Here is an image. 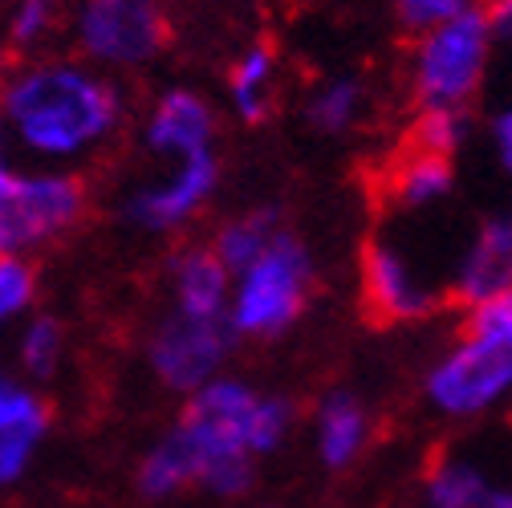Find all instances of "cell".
<instances>
[{
    "label": "cell",
    "instance_id": "cell-1",
    "mask_svg": "<svg viewBox=\"0 0 512 508\" xmlns=\"http://www.w3.org/2000/svg\"><path fill=\"white\" fill-rule=\"evenodd\" d=\"M122 122V94L70 57L25 61L0 78V135L37 167H70L98 151Z\"/></svg>",
    "mask_w": 512,
    "mask_h": 508
},
{
    "label": "cell",
    "instance_id": "cell-2",
    "mask_svg": "<svg viewBox=\"0 0 512 508\" xmlns=\"http://www.w3.org/2000/svg\"><path fill=\"white\" fill-rule=\"evenodd\" d=\"M256 411V395L232 378H212L187 399L175 435L196 468V484L220 496H240L252 484L248 468V423Z\"/></svg>",
    "mask_w": 512,
    "mask_h": 508
},
{
    "label": "cell",
    "instance_id": "cell-3",
    "mask_svg": "<svg viewBox=\"0 0 512 508\" xmlns=\"http://www.w3.org/2000/svg\"><path fill=\"white\" fill-rule=\"evenodd\" d=\"M86 216V183L70 167H17L0 192V261H29Z\"/></svg>",
    "mask_w": 512,
    "mask_h": 508
},
{
    "label": "cell",
    "instance_id": "cell-4",
    "mask_svg": "<svg viewBox=\"0 0 512 508\" xmlns=\"http://www.w3.org/2000/svg\"><path fill=\"white\" fill-rule=\"evenodd\" d=\"M309 281H313V273H309L305 248L293 236L273 232V240L265 244L261 257L240 273L236 297L228 305V326L236 334L285 330L305 305Z\"/></svg>",
    "mask_w": 512,
    "mask_h": 508
},
{
    "label": "cell",
    "instance_id": "cell-5",
    "mask_svg": "<svg viewBox=\"0 0 512 508\" xmlns=\"http://www.w3.org/2000/svg\"><path fill=\"white\" fill-rule=\"evenodd\" d=\"M74 41L94 70H139L167 45V17L159 0H82Z\"/></svg>",
    "mask_w": 512,
    "mask_h": 508
},
{
    "label": "cell",
    "instance_id": "cell-6",
    "mask_svg": "<svg viewBox=\"0 0 512 508\" xmlns=\"http://www.w3.org/2000/svg\"><path fill=\"white\" fill-rule=\"evenodd\" d=\"M488 33H492L488 17L476 9H460L452 21L435 25V33L423 41L419 70H415L423 106H456L476 90L484 74Z\"/></svg>",
    "mask_w": 512,
    "mask_h": 508
},
{
    "label": "cell",
    "instance_id": "cell-7",
    "mask_svg": "<svg viewBox=\"0 0 512 508\" xmlns=\"http://www.w3.org/2000/svg\"><path fill=\"white\" fill-rule=\"evenodd\" d=\"M232 326L228 317H187L171 313L155 326L147 358L151 370L159 374V383L183 395H196L204 383H212V374L220 370L228 346H232Z\"/></svg>",
    "mask_w": 512,
    "mask_h": 508
},
{
    "label": "cell",
    "instance_id": "cell-8",
    "mask_svg": "<svg viewBox=\"0 0 512 508\" xmlns=\"http://www.w3.org/2000/svg\"><path fill=\"white\" fill-rule=\"evenodd\" d=\"M512 383V330L472 334L431 374V399L443 411H480Z\"/></svg>",
    "mask_w": 512,
    "mask_h": 508
},
{
    "label": "cell",
    "instance_id": "cell-9",
    "mask_svg": "<svg viewBox=\"0 0 512 508\" xmlns=\"http://www.w3.org/2000/svg\"><path fill=\"white\" fill-rule=\"evenodd\" d=\"M216 179H220V167H216L212 151L175 159V171L163 183H151V187H143V192L131 196L126 216H131L139 228H147V232L179 228L183 220H191L204 208Z\"/></svg>",
    "mask_w": 512,
    "mask_h": 508
},
{
    "label": "cell",
    "instance_id": "cell-10",
    "mask_svg": "<svg viewBox=\"0 0 512 508\" xmlns=\"http://www.w3.org/2000/svg\"><path fill=\"white\" fill-rule=\"evenodd\" d=\"M208 143H212V110L200 94L171 90L155 102V114L147 122V147L155 155L187 159L208 151Z\"/></svg>",
    "mask_w": 512,
    "mask_h": 508
},
{
    "label": "cell",
    "instance_id": "cell-11",
    "mask_svg": "<svg viewBox=\"0 0 512 508\" xmlns=\"http://www.w3.org/2000/svg\"><path fill=\"white\" fill-rule=\"evenodd\" d=\"M175 313L187 317H228V269L212 248H187L171 261Z\"/></svg>",
    "mask_w": 512,
    "mask_h": 508
},
{
    "label": "cell",
    "instance_id": "cell-12",
    "mask_svg": "<svg viewBox=\"0 0 512 508\" xmlns=\"http://www.w3.org/2000/svg\"><path fill=\"white\" fill-rule=\"evenodd\" d=\"M362 269H366V305H370V313L378 317L382 326L403 322V317H415V313H423L431 305L427 293L411 281L407 265L395 257L391 248L370 244Z\"/></svg>",
    "mask_w": 512,
    "mask_h": 508
},
{
    "label": "cell",
    "instance_id": "cell-13",
    "mask_svg": "<svg viewBox=\"0 0 512 508\" xmlns=\"http://www.w3.org/2000/svg\"><path fill=\"white\" fill-rule=\"evenodd\" d=\"M508 285H512V216L492 220V224L476 236L468 261H464V269H460L456 293H460L464 301L480 305V301H488L492 293H500V289H508Z\"/></svg>",
    "mask_w": 512,
    "mask_h": 508
},
{
    "label": "cell",
    "instance_id": "cell-14",
    "mask_svg": "<svg viewBox=\"0 0 512 508\" xmlns=\"http://www.w3.org/2000/svg\"><path fill=\"white\" fill-rule=\"evenodd\" d=\"M387 187L403 204H427L452 187V163L439 159V155H419V151L403 147L399 163L387 171Z\"/></svg>",
    "mask_w": 512,
    "mask_h": 508
},
{
    "label": "cell",
    "instance_id": "cell-15",
    "mask_svg": "<svg viewBox=\"0 0 512 508\" xmlns=\"http://www.w3.org/2000/svg\"><path fill=\"white\" fill-rule=\"evenodd\" d=\"M187 484H196V468H191V456L183 448V439L175 431H167L151 448V456L143 460V468H139V488L151 500H163V496H175Z\"/></svg>",
    "mask_w": 512,
    "mask_h": 508
},
{
    "label": "cell",
    "instance_id": "cell-16",
    "mask_svg": "<svg viewBox=\"0 0 512 508\" xmlns=\"http://www.w3.org/2000/svg\"><path fill=\"white\" fill-rule=\"evenodd\" d=\"M273 224H277L273 212H256V216L232 220V224L220 228V236H216V248H212L216 261H220L228 273H244V269L265 252V244L273 240Z\"/></svg>",
    "mask_w": 512,
    "mask_h": 508
},
{
    "label": "cell",
    "instance_id": "cell-17",
    "mask_svg": "<svg viewBox=\"0 0 512 508\" xmlns=\"http://www.w3.org/2000/svg\"><path fill=\"white\" fill-rule=\"evenodd\" d=\"M57 29V0H13L9 13H0V37L17 53H33Z\"/></svg>",
    "mask_w": 512,
    "mask_h": 508
},
{
    "label": "cell",
    "instance_id": "cell-18",
    "mask_svg": "<svg viewBox=\"0 0 512 508\" xmlns=\"http://www.w3.org/2000/svg\"><path fill=\"white\" fill-rule=\"evenodd\" d=\"M66 354V330L57 317H29L17 338V362L29 378H49Z\"/></svg>",
    "mask_w": 512,
    "mask_h": 508
},
{
    "label": "cell",
    "instance_id": "cell-19",
    "mask_svg": "<svg viewBox=\"0 0 512 508\" xmlns=\"http://www.w3.org/2000/svg\"><path fill=\"white\" fill-rule=\"evenodd\" d=\"M464 131H468L464 110H456V106H427V110L415 118V126L407 131V139H403V143H407V151L447 159V155H452V151L460 147Z\"/></svg>",
    "mask_w": 512,
    "mask_h": 508
},
{
    "label": "cell",
    "instance_id": "cell-20",
    "mask_svg": "<svg viewBox=\"0 0 512 508\" xmlns=\"http://www.w3.org/2000/svg\"><path fill=\"white\" fill-rule=\"evenodd\" d=\"M362 443V411L350 395H334L322 407V456L330 468L346 464Z\"/></svg>",
    "mask_w": 512,
    "mask_h": 508
},
{
    "label": "cell",
    "instance_id": "cell-21",
    "mask_svg": "<svg viewBox=\"0 0 512 508\" xmlns=\"http://www.w3.org/2000/svg\"><path fill=\"white\" fill-rule=\"evenodd\" d=\"M431 508H500V496L472 468L452 464L431 480Z\"/></svg>",
    "mask_w": 512,
    "mask_h": 508
},
{
    "label": "cell",
    "instance_id": "cell-22",
    "mask_svg": "<svg viewBox=\"0 0 512 508\" xmlns=\"http://www.w3.org/2000/svg\"><path fill=\"white\" fill-rule=\"evenodd\" d=\"M269 70H273V53L261 45V49H252L240 66L232 70V98H236V110L252 122V118H261L265 114V82H269Z\"/></svg>",
    "mask_w": 512,
    "mask_h": 508
},
{
    "label": "cell",
    "instance_id": "cell-23",
    "mask_svg": "<svg viewBox=\"0 0 512 508\" xmlns=\"http://www.w3.org/2000/svg\"><path fill=\"white\" fill-rule=\"evenodd\" d=\"M37 301V273L29 261H0V330L29 313Z\"/></svg>",
    "mask_w": 512,
    "mask_h": 508
},
{
    "label": "cell",
    "instance_id": "cell-24",
    "mask_svg": "<svg viewBox=\"0 0 512 508\" xmlns=\"http://www.w3.org/2000/svg\"><path fill=\"white\" fill-rule=\"evenodd\" d=\"M45 423H29V427H9L0 431V488H9L17 480H25V472L37 460Z\"/></svg>",
    "mask_w": 512,
    "mask_h": 508
},
{
    "label": "cell",
    "instance_id": "cell-25",
    "mask_svg": "<svg viewBox=\"0 0 512 508\" xmlns=\"http://www.w3.org/2000/svg\"><path fill=\"white\" fill-rule=\"evenodd\" d=\"M358 98H362L358 82H334V86H326L322 94L309 102V118H313V126H322V131H330V135L346 131L350 118L358 114Z\"/></svg>",
    "mask_w": 512,
    "mask_h": 508
},
{
    "label": "cell",
    "instance_id": "cell-26",
    "mask_svg": "<svg viewBox=\"0 0 512 508\" xmlns=\"http://www.w3.org/2000/svg\"><path fill=\"white\" fill-rule=\"evenodd\" d=\"M29 423H45V403L37 399V391L29 383L0 374V431L9 427H29Z\"/></svg>",
    "mask_w": 512,
    "mask_h": 508
},
{
    "label": "cell",
    "instance_id": "cell-27",
    "mask_svg": "<svg viewBox=\"0 0 512 508\" xmlns=\"http://www.w3.org/2000/svg\"><path fill=\"white\" fill-rule=\"evenodd\" d=\"M289 427V403L285 399H256L252 423H248V452H273Z\"/></svg>",
    "mask_w": 512,
    "mask_h": 508
},
{
    "label": "cell",
    "instance_id": "cell-28",
    "mask_svg": "<svg viewBox=\"0 0 512 508\" xmlns=\"http://www.w3.org/2000/svg\"><path fill=\"white\" fill-rule=\"evenodd\" d=\"M488 330H512V285L492 293L488 301H480L472 309V322H468V338L472 334H488Z\"/></svg>",
    "mask_w": 512,
    "mask_h": 508
},
{
    "label": "cell",
    "instance_id": "cell-29",
    "mask_svg": "<svg viewBox=\"0 0 512 508\" xmlns=\"http://www.w3.org/2000/svg\"><path fill=\"white\" fill-rule=\"evenodd\" d=\"M464 9V0H399V13L411 29H427V25H443Z\"/></svg>",
    "mask_w": 512,
    "mask_h": 508
},
{
    "label": "cell",
    "instance_id": "cell-30",
    "mask_svg": "<svg viewBox=\"0 0 512 508\" xmlns=\"http://www.w3.org/2000/svg\"><path fill=\"white\" fill-rule=\"evenodd\" d=\"M484 17H488V29H496L500 37H512V0H496V9Z\"/></svg>",
    "mask_w": 512,
    "mask_h": 508
},
{
    "label": "cell",
    "instance_id": "cell-31",
    "mask_svg": "<svg viewBox=\"0 0 512 508\" xmlns=\"http://www.w3.org/2000/svg\"><path fill=\"white\" fill-rule=\"evenodd\" d=\"M496 147H500L504 167L512 171V110H508V114H500V122H496Z\"/></svg>",
    "mask_w": 512,
    "mask_h": 508
},
{
    "label": "cell",
    "instance_id": "cell-32",
    "mask_svg": "<svg viewBox=\"0 0 512 508\" xmlns=\"http://www.w3.org/2000/svg\"><path fill=\"white\" fill-rule=\"evenodd\" d=\"M13 171H17V163H13V151H9L5 135H0V192H5V183L13 179Z\"/></svg>",
    "mask_w": 512,
    "mask_h": 508
},
{
    "label": "cell",
    "instance_id": "cell-33",
    "mask_svg": "<svg viewBox=\"0 0 512 508\" xmlns=\"http://www.w3.org/2000/svg\"><path fill=\"white\" fill-rule=\"evenodd\" d=\"M500 508H512V496H500Z\"/></svg>",
    "mask_w": 512,
    "mask_h": 508
},
{
    "label": "cell",
    "instance_id": "cell-34",
    "mask_svg": "<svg viewBox=\"0 0 512 508\" xmlns=\"http://www.w3.org/2000/svg\"><path fill=\"white\" fill-rule=\"evenodd\" d=\"M0 45H5V37H0Z\"/></svg>",
    "mask_w": 512,
    "mask_h": 508
}]
</instances>
